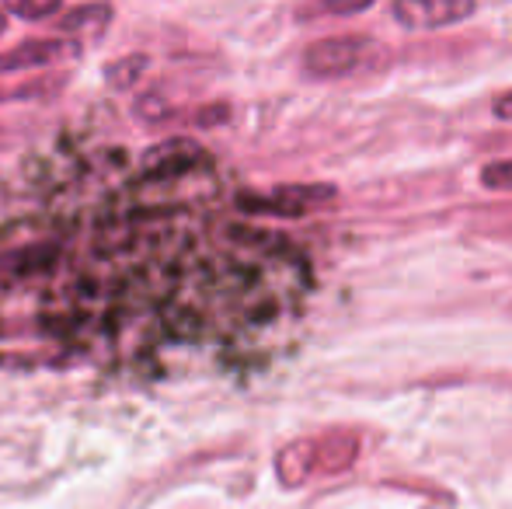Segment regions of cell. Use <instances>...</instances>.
Returning <instances> with one entry per match:
<instances>
[{"label": "cell", "instance_id": "1", "mask_svg": "<svg viewBox=\"0 0 512 509\" xmlns=\"http://www.w3.org/2000/svg\"><path fill=\"white\" fill-rule=\"evenodd\" d=\"M380 53L377 39L370 35H331V39H317L304 53V74L314 81H335V77H349L363 70L373 56Z\"/></svg>", "mask_w": 512, "mask_h": 509}, {"label": "cell", "instance_id": "2", "mask_svg": "<svg viewBox=\"0 0 512 509\" xmlns=\"http://www.w3.org/2000/svg\"><path fill=\"white\" fill-rule=\"evenodd\" d=\"M338 189L335 185H279L269 196L251 199L241 196L237 203L251 213H279V217H304V213L317 210V206L335 203Z\"/></svg>", "mask_w": 512, "mask_h": 509}, {"label": "cell", "instance_id": "3", "mask_svg": "<svg viewBox=\"0 0 512 509\" xmlns=\"http://www.w3.org/2000/svg\"><path fill=\"white\" fill-rule=\"evenodd\" d=\"M478 11V0H394L391 14L398 25L411 32H432V28L457 25Z\"/></svg>", "mask_w": 512, "mask_h": 509}, {"label": "cell", "instance_id": "4", "mask_svg": "<svg viewBox=\"0 0 512 509\" xmlns=\"http://www.w3.org/2000/svg\"><path fill=\"white\" fill-rule=\"evenodd\" d=\"M209 161V154L189 136H175V140H164L157 147H150L143 154V175L150 178H178L189 175V171L203 168Z\"/></svg>", "mask_w": 512, "mask_h": 509}, {"label": "cell", "instance_id": "5", "mask_svg": "<svg viewBox=\"0 0 512 509\" xmlns=\"http://www.w3.org/2000/svg\"><path fill=\"white\" fill-rule=\"evenodd\" d=\"M70 42L63 39H32L21 42V46L0 53V74H14V70H28V67H49V63H60L70 53Z\"/></svg>", "mask_w": 512, "mask_h": 509}, {"label": "cell", "instance_id": "6", "mask_svg": "<svg viewBox=\"0 0 512 509\" xmlns=\"http://www.w3.org/2000/svg\"><path fill=\"white\" fill-rule=\"evenodd\" d=\"M310 457H314V471L338 475V471L356 464L359 436L356 433H328V436H321V440H310Z\"/></svg>", "mask_w": 512, "mask_h": 509}, {"label": "cell", "instance_id": "7", "mask_svg": "<svg viewBox=\"0 0 512 509\" xmlns=\"http://www.w3.org/2000/svg\"><path fill=\"white\" fill-rule=\"evenodd\" d=\"M112 21V4L98 0V4H81L74 11L60 14V32L63 35H102Z\"/></svg>", "mask_w": 512, "mask_h": 509}, {"label": "cell", "instance_id": "8", "mask_svg": "<svg viewBox=\"0 0 512 509\" xmlns=\"http://www.w3.org/2000/svg\"><path fill=\"white\" fill-rule=\"evenodd\" d=\"M377 0H307L297 11L300 21H314V18H352V14H363Z\"/></svg>", "mask_w": 512, "mask_h": 509}, {"label": "cell", "instance_id": "9", "mask_svg": "<svg viewBox=\"0 0 512 509\" xmlns=\"http://www.w3.org/2000/svg\"><path fill=\"white\" fill-rule=\"evenodd\" d=\"M147 67H150L147 53H129V56H122V60L108 63V67H105V81H108V88H115V91L133 88V84L140 81L143 70H147Z\"/></svg>", "mask_w": 512, "mask_h": 509}, {"label": "cell", "instance_id": "10", "mask_svg": "<svg viewBox=\"0 0 512 509\" xmlns=\"http://www.w3.org/2000/svg\"><path fill=\"white\" fill-rule=\"evenodd\" d=\"M4 11L18 14V18H28V21H39V18H49L63 7V0H0Z\"/></svg>", "mask_w": 512, "mask_h": 509}, {"label": "cell", "instance_id": "11", "mask_svg": "<svg viewBox=\"0 0 512 509\" xmlns=\"http://www.w3.org/2000/svg\"><path fill=\"white\" fill-rule=\"evenodd\" d=\"M481 185L492 192H512V161H492L481 168Z\"/></svg>", "mask_w": 512, "mask_h": 509}, {"label": "cell", "instance_id": "12", "mask_svg": "<svg viewBox=\"0 0 512 509\" xmlns=\"http://www.w3.org/2000/svg\"><path fill=\"white\" fill-rule=\"evenodd\" d=\"M136 109H140V116H147V119H164V116H168V112H164L161 98H143Z\"/></svg>", "mask_w": 512, "mask_h": 509}, {"label": "cell", "instance_id": "13", "mask_svg": "<svg viewBox=\"0 0 512 509\" xmlns=\"http://www.w3.org/2000/svg\"><path fill=\"white\" fill-rule=\"evenodd\" d=\"M492 112H495V119H502V123H512V91H506V95L492 105Z\"/></svg>", "mask_w": 512, "mask_h": 509}, {"label": "cell", "instance_id": "14", "mask_svg": "<svg viewBox=\"0 0 512 509\" xmlns=\"http://www.w3.org/2000/svg\"><path fill=\"white\" fill-rule=\"evenodd\" d=\"M4 32H7V14L0 11V35H4Z\"/></svg>", "mask_w": 512, "mask_h": 509}]
</instances>
